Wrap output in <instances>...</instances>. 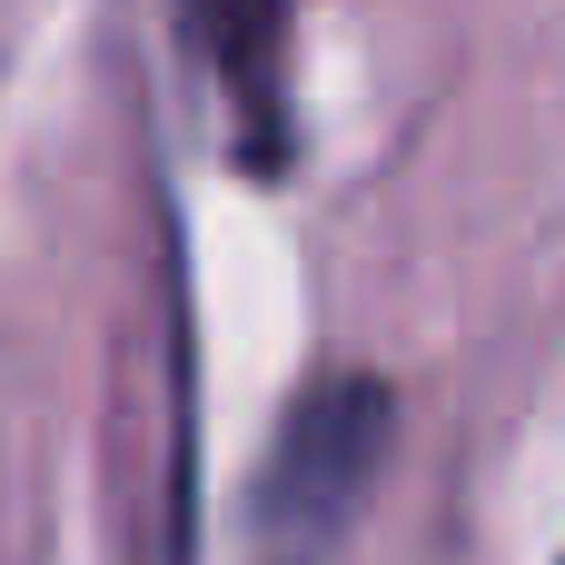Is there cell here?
Returning <instances> with one entry per match:
<instances>
[{
  "label": "cell",
  "mask_w": 565,
  "mask_h": 565,
  "mask_svg": "<svg viewBox=\"0 0 565 565\" xmlns=\"http://www.w3.org/2000/svg\"><path fill=\"white\" fill-rule=\"evenodd\" d=\"M387 457V387L377 377H338L318 387L308 407H288V437L268 457V487H258V526L288 536L298 526V556L348 516V497L367 487V467Z\"/></svg>",
  "instance_id": "1"
},
{
  "label": "cell",
  "mask_w": 565,
  "mask_h": 565,
  "mask_svg": "<svg viewBox=\"0 0 565 565\" xmlns=\"http://www.w3.org/2000/svg\"><path fill=\"white\" fill-rule=\"evenodd\" d=\"M189 50L238 109V159L268 179L288 159V0H189Z\"/></svg>",
  "instance_id": "2"
}]
</instances>
